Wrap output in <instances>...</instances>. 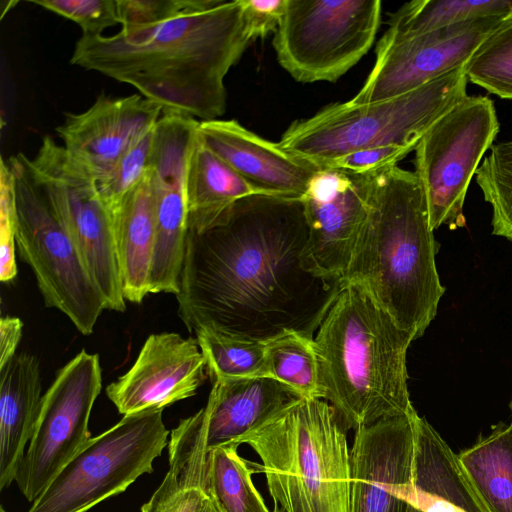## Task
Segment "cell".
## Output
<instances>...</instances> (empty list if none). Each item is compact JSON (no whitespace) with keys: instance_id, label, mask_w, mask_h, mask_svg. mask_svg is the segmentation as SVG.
I'll return each mask as SVG.
<instances>
[{"instance_id":"f546056e","label":"cell","mask_w":512,"mask_h":512,"mask_svg":"<svg viewBox=\"0 0 512 512\" xmlns=\"http://www.w3.org/2000/svg\"><path fill=\"white\" fill-rule=\"evenodd\" d=\"M464 71L471 83L512 100V17L484 39L465 63Z\"/></svg>"},{"instance_id":"d590c367","label":"cell","mask_w":512,"mask_h":512,"mask_svg":"<svg viewBox=\"0 0 512 512\" xmlns=\"http://www.w3.org/2000/svg\"><path fill=\"white\" fill-rule=\"evenodd\" d=\"M410 149L398 145H382L359 149L322 164L319 168H335L354 174H369L397 165Z\"/></svg>"},{"instance_id":"ffe728a7","label":"cell","mask_w":512,"mask_h":512,"mask_svg":"<svg viewBox=\"0 0 512 512\" xmlns=\"http://www.w3.org/2000/svg\"><path fill=\"white\" fill-rule=\"evenodd\" d=\"M296 398L286 386L266 377L213 381L203 408L207 450L238 448L241 437Z\"/></svg>"},{"instance_id":"6da1fadb","label":"cell","mask_w":512,"mask_h":512,"mask_svg":"<svg viewBox=\"0 0 512 512\" xmlns=\"http://www.w3.org/2000/svg\"><path fill=\"white\" fill-rule=\"evenodd\" d=\"M301 197L254 194L188 227L176 295L188 331L211 328L267 341L314 338L344 282L310 266Z\"/></svg>"},{"instance_id":"5bb4252c","label":"cell","mask_w":512,"mask_h":512,"mask_svg":"<svg viewBox=\"0 0 512 512\" xmlns=\"http://www.w3.org/2000/svg\"><path fill=\"white\" fill-rule=\"evenodd\" d=\"M506 19L484 17L405 39L379 40L374 67L350 101L369 104L395 98L465 65Z\"/></svg>"},{"instance_id":"8992f818","label":"cell","mask_w":512,"mask_h":512,"mask_svg":"<svg viewBox=\"0 0 512 512\" xmlns=\"http://www.w3.org/2000/svg\"><path fill=\"white\" fill-rule=\"evenodd\" d=\"M467 82L463 65L395 98L334 103L293 122L278 145L318 167L367 147L398 145L412 151L428 129L467 96Z\"/></svg>"},{"instance_id":"30bf717a","label":"cell","mask_w":512,"mask_h":512,"mask_svg":"<svg viewBox=\"0 0 512 512\" xmlns=\"http://www.w3.org/2000/svg\"><path fill=\"white\" fill-rule=\"evenodd\" d=\"M499 132L494 102L467 95L441 116L415 148V174L423 189L433 230L466 225V193L480 161Z\"/></svg>"},{"instance_id":"52a82bcc","label":"cell","mask_w":512,"mask_h":512,"mask_svg":"<svg viewBox=\"0 0 512 512\" xmlns=\"http://www.w3.org/2000/svg\"><path fill=\"white\" fill-rule=\"evenodd\" d=\"M16 246L34 273L47 307L62 312L83 335L93 332L105 301L36 176L31 159L11 156Z\"/></svg>"},{"instance_id":"60d3db41","label":"cell","mask_w":512,"mask_h":512,"mask_svg":"<svg viewBox=\"0 0 512 512\" xmlns=\"http://www.w3.org/2000/svg\"><path fill=\"white\" fill-rule=\"evenodd\" d=\"M408 512H418V510L409 505Z\"/></svg>"},{"instance_id":"ac0fdd59","label":"cell","mask_w":512,"mask_h":512,"mask_svg":"<svg viewBox=\"0 0 512 512\" xmlns=\"http://www.w3.org/2000/svg\"><path fill=\"white\" fill-rule=\"evenodd\" d=\"M163 110L141 94L101 95L84 112L66 114L55 128L69 156L97 182L151 129Z\"/></svg>"},{"instance_id":"7bdbcfd3","label":"cell","mask_w":512,"mask_h":512,"mask_svg":"<svg viewBox=\"0 0 512 512\" xmlns=\"http://www.w3.org/2000/svg\"><path fill=\"white\" fill-rule=\"evenodd\" d=\"M510 407H511V410H512V400H511V404H510Z\"/></svg>"},{"instance_id":"603a6c76","label":"cell","mask_w":512,"mask_h":512,"mask_svg":"<svg viewBox=\"0 0 512 512\" xmlns=\"http://www.w3.org/2000/svg\"><path fill=\"white\" fill-rule=\"evenodd\" d=\"M167 446L169 468L141 512H199L208 497L203 408L179 422Z\"/></svg>"},{"instance_id":"83f0119b","label":"cell","mask_w":512,"mask_h":512,"mask_svg":"<svg viewBox=\"0 0 512 512\" xmlns=\"http://www.w3.org/2000/svg\"><path fill=\"white\" fill-rule=\"evenodd\" d=\"M254 470L237 447L208 451L205 490L221 512H270L253 481Z\"/></svg>"},{"instance_id":"4dcf8cb0","label":"cell","mask_w":512,"mask_h":512,"mask_svg":"<svg viewBox=\"0 0 512 512\" xmlns=\"http://www.w3.org/2000/svg\"><path fill=\"white\" fill-rule=\"evenodd\" d=\"M475 176L492 207L493 234L512 242V141L492 145Z\"/></svg>"},{"instance_id":"5b68a950","label":"cell","mask_w":512,"mask_h":512,"mask_svg":"<svg viewBox=\"0 0 512 512\" xmlns=\"http://www.w3.org/2000/svg\"><path fill=\"white\" fill-rule=\"evenodd\" d=\"M342 421L321 398H296L241 437L284 512H350V450Z\"/></svg>"},{"instance_id":"277c9868","label":"cell","mask_w":512,"mask_h":512,"mask_svg":"<svg viewBox=\"0 0 512 512\" xmlns=\"http://www.w3.org/2000/svg\"><path fill=\"white\" fill-rule=\"evenodd\" d=\"M416 338L358 284L344 282L313 339L321 399L347 428L416 412L407 350Z\"/></svg>"},{"instance_id":"9a60e30c","label":"cell","mask_w":512,"mask_h":512,"mask_svg":"<svg viewBox=\"0 0 512 512\" xmlns=\"http://www.w3.org/2000/svg\"><path fill=\"white\" fill-rule=\"evenodd\" d=\"M370 173L320 168L301 197L308 226L306 254L320 276L343 282L365 224Z\"/></svg>"},{"instance_id":"e0dca14e","label":"cell","mask_w":512,"mask_h":512,"mask_svg":"<svg viewBox=\"0 0 512 512\" xmlns=\"http://www.w3.org/2000/svg\"><path fill=\"white\" fill-rule=\"evenodd\" d=\"M206 361L196 339L151 334L132 367L106 387L118 412L159 411L194 396L205 379Z\"/></svg>"},{"instance_id":"4fadbf2b","label":"cell","mask_w":512,"mask_h":512,"mask_svg":"<svg viewBox=\"0 0 512 512\" xmlns=\"http://www.w3.org/2000/svg\"><path fill=\"white\" fill-rule=\"evenodd\" d=\"M199 121L163 112L154 127L150 170L154 180L156 239L151 293L178 294L187 237L186 178Z\"/></svg>"},{"instance_id":"1f68e13d","label":"cell","mask_w":512,"mask_h":512,"mask_svg":"<svg viewBox=\"0 0 512 512\" xmlns=\"http://www.w3.org/2000/svg\"><path fill=\"white\" fill-rule=\"evenodd\" d=\"M153 144L154 128L118 161L109 175L97 182L99 194L111 213L149 171Z\"/></svg>"},{"instance_id":"7402d4cb","label":"cell","mask_w":512,"mask_h":512,"mask_svg":"<svg viewBox=\"0 0 512 512\" xmlns=\"http://www.w3.org/2000/svg\"><path fill=\"white\" fill-rule=\"evenodd\" d=\"M114 237L124 299L141 303L151 293L156 239L152 172L112 211Z\"/></svg>"},{"instance_id":"8d00e7d4","label":"cell","mask_w":512,"mask_h":512,"mask_svg":"<svg viewBox=\"0 0 512 512\" xmlns=\"http://www.w3.org/2000/svg\"><path fill=\"white\" fill-rule=\"evenodd\" d=\"M251 41L275 32L286 11L287 0H241Z\"/></svg>"},{"instance_id":"cb8c5ba5","label":"cell","mask_w":512,"mask_h":512,"mask_svg":"<svg viewBox=\"0 0 512 512\" xmlns=\"http://www.w3.org/2000/svg\"><path fill=\"white\" fill-rule=\"evenodd\" d=\"M258 193L197 137L190 153L187 178V228L213 219L235 201Z\"/></svg>"},{"instance_id":"74e56055","label":"cell","mask_w":512,"mask_h":512,"mask_svg":"<svg viewBox=\"0 0 512 512\" xmlns=\"http://www.w3.org/2000/svg\"><path fill=\"white\" fill-rule=\"evenodd\" d=\"M23 323L18 317L3 316L0 321V368L16 355Z\"/></svg>"},{"instance_id":"9c48e42d","label":"cell","mask_w":512,"mask_h":512,"mask_svg":"<svg viewBox=\"0 0 512 512\" xmlns=\"http://www.w3.org/2000/svg\"><path fill=\"white\" fill-rule=\"evenodd\" d=\"M379 0H287L273 46L297 81L335 82L368 52L381 21Z\"/></svg>"},{"instance_id":"ab89813d","label":"cell","mask_w":512,"mask_h":512,"mask_svg":"<svg viewBox=\"0 0 512 512\" xmlns=\"http://www.w3.org/2000/svg\"><path fill=\"white\" fill-rule=\"evenodd\" d=\"M272 512H284L279 506H274V510Z\"/></svg>"},{"instance_id":"d6986e66","label":"cell","mask_w":512,"mask_h":512,"mask_svg":"<svg viewBox=\"0 0 512 512\" xmlns=\"http://www.w3.org/2000/svg\"><path fill=\"white\" fill-rule=\"evenodd\" d=\"M197 137L260 194L302 197L320 169L236 120L199 121Z\"/></svg>"},{"instance_id":"d4e9b609","label":"cell","mask_w":512,"mask_h":512,"mask_svg":"<svg viewBox=\"0 0 512 512\" xmlns=\"http://www.w3.org/2000/svg\"><path fill=\"white\" fill-rule=\"evenodd\" d=\"M458 459L488 512H512V422L497 425Z\"/></svg>"},{"instance_id":"e575fe53","label":"cell","mask_w":512,"mask_h":512,"mask_svg":"<svg viewBox=\"0 0 512 512\" xmlns=\"http://www.w3.org/2000/svg\"><path fill=\"white\" fill-rule=\"evenodd\" d=\"M16 207L11 170L1 159L0 168V280L12 281L17 275L15 258Z\"/></svg>"},{"instance_id":"ee69618b","label":"cell","mask_w":512,"mask_h":512,"mask_svg":"<svg viewBox=\"0 0 512 512\" xmlns=\"http://www.w3.org/2000/svg\"><path fill=\"white\" fill-rule=\"evenodd\" d=\"M417 510V509H416ZM419 512V511H418ZM455 512H462V511H455Z\"/></svg>"},{"instance_id":"484cf974","label":"cell","mask_w":512,"mask_h":512,"mask_svg":"<svg viewBox=\"0 0 512 512\" xmlns=\"http://www.w3.org/2000/svg\"><path fill=\"white\" fill-rule=\"evenodd\" d=\"M484 17H512V0H415L402 5L380 39L395 41Z\"/></svg>"},{"instance_id":"7a4b0ae2","label":"cell","mask_w":512,"mask_h":512,"mask_svg":"<svg viewBox=\"0 0 512 512\" xmlns=\"http://www.w3.org/2000/svg\"><path fill=\"white\" fill-rule=\"evenodd\" d=\"M251 42L241 0L112 36L82 35L70 62L135 87L163 112L214 120L224 114V78Z\"/></svg>"},{"instance_id":"8fae6325","label":"cell","mask_w":512,"mask_h":512,"mask_svg":"<svg viewBox=\"0 0 512 512\" xmlns=\"http://www.w3.org/2000/svg\"><path fill=\"white\" fill-rule=\"evenodd\" d=\"M31 164L106 309L125 311L112 213L99 194L97 180L50 136L42 139Z\"/></svg>"},{"instance_id":"4316f807","label":"cell","mask_w":512,"mask_h":512,"mask_svg":"<svg viewBox=\"0 0 512 512\" xmlns=\"http://www.w3.org/2000/svg\"><path fill=\"white\" fill-rule=\"evenodd\" d=\"M314 338L295 331L265 341L259 377L276 380L298 398H321Z\"/></svg>"},{"instance_id":"d6a6232c","label":"cell","mask_w":512,"mask_h":512,"mask_svg":"<svg viewBox=\"0 0 512 512\" xmlns=\"http://www.w3.org/2000/svg\"><path fill=\"white\" fill-rule=\"evenodd\" d=\"M217 0H116L122 29L154 26L208 8Z\"/></svg>"},{"instance_id":"f35d334b","label":"cell","mask_w":512,"mask_h":512,"mask_svg":"<svg viewBox=\"0 0 512 512\" xmlns=\"http://www.w3.org/2000/svg\"><path fill=\"white\" fill-rule=\"evenodd\" d=\"M199 512H221L211 497H207Z\"/></svg>"},{"instance_id":"44dd1931","label":"cell","mask_w":512,"mask_h":512,"mask_svg":"<svg viewBox=\"0 0 512 512\" xmlns=\"http://www.w3.org/2000/svg\"><path fill=\"white\" fill-rule=\"evenodd\" d=\"M0 489L15 481L40 413V363L29 353L16 354L0 368Z\"/></svg>"},{"instance_id":"836d02e7","label":"cell","mask_w":512,"mask_h":512,"mask_svg":"<svg viewBox=\"0 0 512 512\" xmlns=\"http://www.w3.org/2000/svg\"><path fill=\"white\" fill-rule=\"evenodd\" d=\"M32 3L77 23L85 36L119 24L116 0H32Z\"/></svg>"},{"instance_id":"ba28073f","label":"cell","mask_w":512,"mask_h":512,"mask_svg":"<svg viewBox=\"0 0 512 512\" xmlns=\"http://www.w3.org/2000/svg\"><path fill=\"white\" fill-rule=\"evenodd\" d=\"M162 410L125 415L92 437L57 474L27 512H87L124 492L168 445Z\"/></svg>"},{"instance_id":"7c38bea8","label":"cell","mask_w":512,"mask_h":512,"mask_svg":"<svg viewBox=\"0 0 512 512\" xmlns=\"http://www.w3.org/2000/svg\"><path fill=\"white\" fill-rule=\"evenodd\" d=\"M102 388L99 356L80 351L43 394L40 413L15 482L33 502L92 438L89 420Z\"/></svg>"},{"instance_id":"3957f363","label":"cell","mask_w":512,"mask_h":512,"mask_svg":"<svg viewBox=\"0 0 512 512\" xmlns=\"http://www.w3.org/2000/svg\"><path fill=\"white\" fill-rule=\"evenodd\" d=\"M415 172L397 165L370 173L369 208L343 282L358 284L417 339L445 292L437 243Z\"/></svg>"},{"instance_id":"b9f144b4","label":"cell","mask_w":512,"mask_h":512,"mask_svg":"<svg viewBox=\"0 0 512 512\" xmlns=\"http://www.w3.org/2000/svg\"><path fill=\"white\" fill-rule=\"evenodd\" d=\"M0 512H8V511L4 508V506L1 505L0 506Z\"/></svg>"},{"instance_id":"2e32d148","label":"cell","mask_w":512,"mask_h":512,"mask_svg":"<svg viewBox=\"0 0 512 512\" xmlns=\"http://www.w3.org/2000/svg\"><path fill=\"white\" fill-rule=\"evenodd\" d=\"M419 415L379 420L355 430L350 450V512H408Z\"/></svg>"},{"instance_id":"f1b7e54d","label":"cell","mask_w":512,"mask_h":512,"mask_svg":"<svg viewBox=\"0 0 512 512\" xmlns=\"http://www.w3.org/2000/svg\"><path fill=\"white\" fill-rule=\"evenodd\" d=\"M213 381L259 377L265 355V341L224 333L211 328L194 332Z\"/></svg>"}]
</instances>
